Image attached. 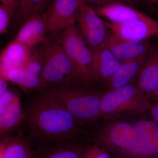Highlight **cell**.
Here are the masks:
<instances>
[{"label": "cell", "mask_w": 158, "mask_h": 158, "mask_svg": "<svg viewBox=\"0 0 158 158\" xmlns=\"http://www.w3.org/2000/svg\"><path fill=\"white\" fill-rule=\"evenodd\" d=\"M95 143L118 158H158V124L147 119L111 123L99 131Z\"/></svg>", "instance_id": "obj_1"}, {"label": "cell", "mask_w": 158, "mask_h": 158, "mask_svg": "<svg viewBox=\"0 0 158 158\" xmlns=\"http://www.w3.org/2000/svg\"><path fill=\"white\" fill-rule=\"evenodd\" d=\"M30 136L38 146L77 141L81 132L76 120L59 104L41 94L27 106Z\"/></svg>", "instance_id": "obj_2"}, {"label": "cell", "mask_w": 158, "mask_h": 158, "mask_svg": "<svg viewBox=\"0 0 158 158\" xmlns=\"http://www.w3.org/2000/svg\"><path fill=\"white\" fill-rule=\"evenodd\" d=\"M41 94L62 106L79 124L94 121L101 117V94L77 89L69 85L46 88Z\"/></svg>", "instance_id": "obj_3"}, {"label": "cell", "mask_w": 158, "mask_h": 158, "mask_svg": "<svg viewBox=\"0 0 158 158\" xmlns=\"http://www.w3.org/2000/svg\"><path fill=\"white\" fill-rule=\"evenodd\" d=\"M42 53L43 67L40 77L42 90L57 85H72L77 81H81L76 68L61 42L48 44Z\"/></svg>", "instance_id": "obj_4"}, {"label": "cell", "mask_w": 158, "mask_h": 158, "mask_svg": "<svg viewBox=\"0 0 158 158\" xmlns=\"http://www.w3.org/2000/svg\"><path fill=\"white\" fill-rule=\"evenodd\" d=\"M152 105L138 85H129L102 94L101 117L124 112L144 113L149 111Z\"/></svg>", "instance_id": "obj_5"}, {"label": "cell", "mask_w": 158, "mask_h": 158, "mask_svg": "<svg viewBox=\"0 0 158 158\" xmlns=\"http://www.w3.org/2000/svg\"><path fill=\"white\" fill-rule=\"evenodd\" d=\"M61 43L76 68L81 81L88 84L95 81L92 70V50L75 24L64 30Z\"/></svg>", "instance_id": "obj_6"}, {"label": "cell", "mask_w": 158, "mask_h": 158, "mask_svg": "<svg viewBox=\"0 0 158 158\" xmlns=\"http://www.w3.org/2000/svg\"><path fill=\"white\" fill-rule=\"evenodd\" d=\"M84 2L82 0H54L43 14L47 32L55 34L75 24Z\"/></svg>", "instance_id": "obj_7"}, {"label": "cell", "mask_w": 158, "mask_h": 158, "mask_svg": "<svg viewBox=\"0 0 158 158\" xmlns=\"http://www.w3.org/2000/svg\"><path fill=\"white\" fill-rule=\"evenodd\" d=\"M80 31L90 49L102 47L108 33L105 23L90 5L82 4L78 19Z\"/></svg>", "instance_id": "obj_8"}, {"label": "cell", "mask_w": 158, "mask_h": 158, "mask_svg": "<svg viewBox=\"0 0 158 158\" xmlns=\"http://www.w3.org/2000/svg\"><path fill=\"white\" fill-rule=\"evenodd\" d=\"M106 24L112 33L124 39L144 41L152 36L158 38V21L150 17L124 23L106 22Z\"/></svg>", "instance_id": "obj_9"}, {"label": "cell", "mask_w": 158, "mask_h": 158, "mask_svg": "<svg viewBox=\"0 0 158 158\" xmlns=\"http://www.w3.org/2000/svg\"><path fill=\"white\" fill-rule=\"evenodd\" d=\"M103 47L109 49L121 62L138 58L151 48L148 39L144 41L128 40L112 32L108 33Z\"/></svg>", "instance_id": "obj_10"}, {"label": "cell", "mask_w": 158, "mask_h": 158, "mask_svg": "<svg viewBox=\"0 0 158 158\" xmlns=\"http://www.w3.org/2000/svg\"><path fill=\"white\" fill-rule=\"evenodd\" d=\"M88 147L77 141L44 144L34 150L33 158H82Z\"/></svg>", "instance_id": "obj_11"}, {"label": "cell", "mask_w": 158, "mask_h": 158, "mask_svg": "<svg viewBox=\"0 0 158 158\" xmlns=\"http://www.w3.org/2000/svg\"><path fill=\"white\" fill-rule=\"evenodd\" d=\"M47 32V24L43 15H33L24 23L15 40L31 48L44 40Z\"/></svg>", "instance_id": "obj_12"}, {"label": "cell", "mask_w": 158, "mask_h": 158, "mask_svg": "<svg viewBox=\"0 0 158 158\" xmlns=\"http://www.w3.org/2000/svg\"><path fill=\"white\" fill-rule=\"evenodd\" d=\"M92 52L94 80L107 83L118 69L121 62L104 47Z\"/></svg>", "instance_id": "obj_13"}, {"label": "cell", "mask_w": 158, "mask_h": 158, "mask_svg": "<svg viewBox=\"0 0 158 158\" xmlns=\"http://www.w3.org/2000/svg\"><path fill=\"white\" fill-rule=\"evenodd\" d=\"M158 85V47H151L141 69L137 85L148 98Z\"/></svg>", "instance_id": "obj_14"}, {"label": "cell", "mask_w": 158, "mask_h": 158, "mask_svg": "<svg viewBox=\"0 0 158 158\" xmlns=\"http://www.w3.org/2000/svg\"><path fill=\"white\" fill-rule=\"evenodd\" d=\"M94 10L100 16L106 18L110 20V22L114 23L144 20L150 17L147 15L122 2L114 3L98 7Z\"/></svg>", "instance_id": "obj_15"}, {"label": "cell", "mask_w": 158, "mask_h": 158, "mask_svg": "<svg viewBox=\"0 0 158 158\" xmlns=\"http://www.w3.org/2000/svg\"><path fill=\"white\" fill-rule=\"evenodd\" d=\"M31 54L30 48L14 40L1 52L0 72L5 73L11 69L22 68Z\"/></svg>", "instance_id": "obj_16"}, {"label": "cell", "mask_w": 158, "mask_h": 158, "mask_svg": "<svg viewBox=\"0 0 158 158\" xmlns=\"http://www.w3.org/2000/svg\"><path fill=\"white\" fill-rule=\"evenodd\" d=\"M148 52L136 59L121 62L118 69L107 82L110 90L130 85L133 79L139 76Z\"/></svg>", "instance_id": "obj_17"}, {"label": "cell", "mask_w": 158, "mask_h": 158, "mask_svg": "<svg viewBox=\"0 0 158 158\" xmlns=\"http://www.w3.org/2000/svg\"><path fill=\"white\" fill-rule=\"evenodd\" d=\"M30 141L21 135L5 136L0 141V158H33Z\"/></svg>", "instance_id": "obj_18"}, {"label": "cell", "mask_w": 158, "mask_h": 158, "mask_svg": "<svg viewBox=\"0 0 158 158\" xmlns=\"http://www.w3.org/2000/svg\"><path fill=\"white\" fill-rule=\"evenodd\" d=\"M1 75L9 81L13 82L24 90L39 89L42 90L43 86L40 76L23 68L11 69Z\"/></svg>", "instance_id": "obj_19"}, {"label": "cell", "mask_w": 158, "mask_h": 158, "mask_svg": "<svg viewBox=\"0 0 158 158\" xmlns=\"http://www.w3.org/2000/svg\"><path fill=\"white\" fill-rule=\"evenodd\" d=\"M25 115L23 113L19 97L3 113L0 114V135L1 138L17 127Z\"/></svg>", "instance_id": "obj_20"}, {"label": "cell", "mask_w": 158, "mask_h": 158, "mask_svg": "<svg viewBox=\"0 0 158 158\" xmlns=\"http://www.w3.org/2000/svg\"><path fill=\"white\" fill-rule=\"evenodd\" d=\"M48 0H20L17 14V23H24L33 15L40 13Z\"/></svg>", "instance_id": "obj_21"}, {"label": "cell", "mask_w": 158, "mask_h": 158, "mask_svg": "<svg viewBox=\"0 0 158 158\" xmlns=\"http://www.w3.org/2000/svg\"><path fill=\"white\" fill-rule=\"evenodd\" d=\"M43 67L42 53L31 54L23 68L40 76Z\"/></svg>", "instance_id": "obj_22"}, {"label": "cell", "mask_w": 158, "mask_h": 158, "mask_svg": "<svg viewBox=\"0 0 158 158\" xmlns=\"http://www.w3.org/2000/svg\"><path fill=\"white\" fill-rule=\"evenodd\" d=\"M82 158H111L108 151L100 144L95 143L88 146Z\"/></svg>", "instance_id": "obj_23"}, {"label": "cell", "mask_w": 158, "mask_h": 158, "mask_svg": "<svg viewBox=\"0 0 158 158\" xmlns=\"http://www.w3.org/2000/svg\"><path fill=\"white\" fill-rule=\"evenodd\" d=\"M14 12L9 7L3 4L0 6V34H6L8 32L10 19Z\"/></svg>", "instance_id": "obj_24"}, {"label": "cell", "mask_w": 158, "mask_h": 158, "mask_svg": "<svg viewBox=\"0 0 158 158\" xmlns=\"http://www.w3.org/2000/svg\"><path fill=\"white\" fill-rule=\"evenodd\" d=\"M19 97L14 91L9 89L0 95V114L3 113Z\"/></svg>", "instance_id": "obj_25"}, {"label": "cell", "mask_w": 158, "mask_h": 158, "mask_svg": "<svg viewBox=\"0 0 158 158\" xmlns=\"http://www.w3.org/2000/svg\"><path fill=\"white\" fill-rule=\"evenodd\" d=\"M84 2L89 5H95L98 7H102L114 3H126V2L125 0H84Z\"/></svg>", "instance_id": "obj_26"}, {"label": "cell", "mask_w": 158, "mask_h": 158, "mask_svg": "<svg viewBox=\"0 0 158 158\" xmlns=\"http://www.w3.org/2000/svg\"><path fill=\"white\" fill-rule=\"evenodd\" d=\"M1 1L2 4L9 7L15 12L19 7L20 0H1Z\"/></svg>", "instance_id": "obj_27"}, {"label": "cell", "mask_w": 158, "mask_h": 158, "mask_svg": "<svg viewBox=\"0 0 158 158\" xmlns=\"http://www.w3.org/2000/svg\"><path fill=\"white\" fill-rule=\"evenodd\" d=\"M0 95L6 92L8 89V82L9 81L5 77L0 76Z\"/></svg>", "instance_id": "obj_28"}, {"label": "cell", "mask_w": 158, "mask_h": 158, "mask_svg": "<svg viewBox=\"0 0 158 158\" xmlns=\"http://www.w3.org/2000/svg\"><path fill=\"white\" fill-rule=\"evenodd\" d=\"M149 111H150L152 120L158 124V101L152 105Z\"/></svg>", "instance_id": "obj_29"}, {"label": "cell", "mask_w": 158, "mask_h": 158, "mask_svg": "<svg viewBox=\"0 0 158 158\" xmlns=\"http://www.w3.org/2000/svg\"><path fill=\"white\" fill-rule=\"evenodd\" d=\"M152 100L156 102L158 101V85L153 93L149 96Z\"/></svg>", "instance_id": "obj_30"}, {"label": "cell", "mask_w": 158, "mask_h": 158, "mask_svg": "<svg viewBox=\"0 0 158 158\" xmlns=\"http://www.w3.org/2000/svg\"><path fill=\"white\" fill-rule=\"evenodd\" d=\"M139 1L140 0H125L126 3H127L130 6H131L136 5L139 2Z\"/></svg>", "instance_id": "obj_31"}, {"label": "cell", "mask_w": 158, "mask_h": 158, "mask_svg": "<svg viewBox=\"0 0 158 158\" xmlns=\"http://www.w3.org/2000/svg\"><path fill=\"white\" fill-rule=\"evenodd\" d=\"M148 2L150 4L158 5V0H148Z\"/></svg>", "instance_id": "obj_32"}, {"label": "cell", "mask_w": 158, "mask_h": 158, "mask_svg": "<svg viewBox=\"0 0 158 158\" xmlns=\"http://www.w3.org/2000/svg\"><path fill=\"white\" fill-rule=\"evenodd\" d=\"M82 1H83V2H84V0H82Z\"/></svg>", "instance_id": "obj_33"}, {"label": "cell", "mask_w": 158, "mask_h": 158, "mask_svg": "<svg viewBox=\"0 0 158 158\" xmlns=\"http://www.w3.org/2000/svg\"></svg>", "instance_id": "obj_34"}]
</instances>
